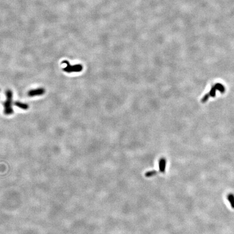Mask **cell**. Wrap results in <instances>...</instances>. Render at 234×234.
I'll list each match as a JSON object with an SVG mask.
<instances>
[{
    "label": "cell",
    "mask_w": 234,
    "mask_h": 234,
    "mask_svg": "<svg viewBox=\"0 0 234 234\" xmlns=\"http://www.w3.org/2000/svg\"><path fill=\"white\" fill-rule=\"evenodd\" d=\"M6 100L3 103L4 113L5 115H11L14 113V110L12 107L13 105V92L8 90L6 92Z\"/></svg>",
    "instance_id": "1"
},
{
    "label": "cell",
    "mask_w": 234,
    "mask_h": 234,
    "mask_svg": "<svg viewBox=\"0 0 234 234\" xmlns=\"http://www.w3.org/2000/svg\"><path fill=\"white\" fill-rule=\"evenodd\" d=\"M62 64H65L66 67L63 68V71L67 73H72V72H80L83 69V66L81 64H76L74 66H72L67 60H64Z\"/></svg>",
    "instance_id": "2"
},
{
    "label": "cell",
    "mask_w": 234,
    "mask_h": 234,
    "mask_svg": "<svg viewBox=\"0 0 234 234\" xmlns=\"http://www.w3.org/2000/svg\"><path fill=\"white\" fill-rule=\"evenodd\" d=\"M45 93V90L43 88H39L35 90H30L28 93V95L29 97H35L43 95Z\"/></svg>",
    "instance_id": "3"
},
{
    "label": "cell",
    "mask_w": 234,
    "mask_h": 234,
    "mask_svg": "<svg viewBox=\"0 0 234 234\" xmlns=\"http://www.w3.org/2000/svg\"><path fill=\"white\" fill-rule=\"evenodd\" d=\"M166 167V160L164 158H161L159 161V169L160 171L164 173L165 171Z\"/></svg>",
    "instance_id": "4"
},
{
    "label": "cell",
    "mask_w": 234,
    "mask_h": 234,
    "mask_svg": "<svg viewBox=\"0 0 234 234\" xmlns=\"http://www.w3.org/2000/svg\"><path fill=\"white\" fill-rule=\"evenodd\" d=\"M14 104L15 106H18V107H19L21 109L26 110L29 108V105L27 104L22 103H21L19 102H16Z\"/></svg>",
    "instance_id": "5"
},
{
    "label": "cell",
    "mask_w": 234,
    "mask_h": 234,
    "mask_svg": "<svg viewBox=\"0 0 234 234\" xmlns=\"http://www.w3.org/2000/svg\"><path fill=\"white\" fill-rule=\"evenodd\" d=\"M216 89L218 91H219L221 93H224L225 91V88L222 85V83H217L215 85Z\"/></svg>",
    "instance_id": "6"
},
{
    "label": "cell",
    "mask_w": 234,
    "mask_h": 234,
    "mask_svg": "<svg viewBox=\"0 0 234 234\" xmlns=\"http://www.w3.org/2000/svg\"><path fill=\"white\" fill-rule=\"evenodd\" d=\"M228 199L229 200L231 208L234 209V194L233 193L228 194Z\"/></svg>",
    "instance_id": "7"
},
{
    "label": "cell",
    "mask_w": 234,
    "mask_h": 234,
    "mask_svg": "<svg viewBox=\"0 0 234 234\" xmlns=\"http://www.w3.org/2000/svg\"><path fill=\"white\" fill-rule=\"evenodd\" d=\"M216 90H217V89H216V88L215 85L212 86V87H211V90L210 91V92H209L210 97H213V98L215 97L216 93Z\"/></svg>",
    "instance_id": "8"
},
{
    "label": "cell",
    "mask_w": 234,
    "mask_h": 234,
    "mask_svg": "<svg viewBox=\"0 0 234 234\" xmlns=\"http://www.w3.org/2000/svg\"><path fill=\"white\" fill-rule=\"evenodd\" d=\"M157 172L155 171H151L146 172V173L145 174V176L147 177H150L156 175L157 174Z\"/></svg>",
    "instance_id": "9"
},
{
    "label": "cell",
    "mask_w": 234,
    "mask_h": 234,
    "mask_svg": "<svg viewBox=\"0 0 234 234\" xmlns=\"http://www.w3.org/2000/svg\"><path fill=\"white\" fill-rule=\"evenodd\" d=\"M210 94L209 93H207V94H205V96H204V97H203V98L202 99V100H201V102L202 103H205L207 102L209 98H210Z\"/></svg>",
    "instance_id": "10"
}]
</instances>
